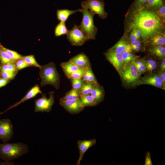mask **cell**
Here are the masks:
<instances>
[{
    "mask_svg": "<svg viewBox=\"0 0 165 165\" xmlns=\"http://www.w3.org/2000/svg\"><path fill=\"white\" fill-rule=\"evenodd\" d=\"M128 27L130 30L139 29L144 40L159 34L163 28L161 19L155 12L138 8L131 14Z\"/></svg>",
    "mask_w": 165,
    "mask_h": 165,
    "instance_id": "1",
    "label": "cell"
},
{
    "mask_svg": "<svg viewBox=\"0 0 165 165\" xmlns=\"http://www.w3.org/2000/svg\"><path fill=\"white\" fill-rule=\"evenodd\" d=\"M28 151V145L21 142L0 143V158L4 161L17 159Z\"/></svg>",
    "mask_w": 165,
    "mask_h": 165,
    "instance_id": "2",
    "label": "cell"
},
{
    "mask_svg": "<svg viewBox=\"0 0 165 165\" xmlns=\"http://www.w3.org/2000/svg\"><path fill=\"white\" fill-rule=\"evenodd\" d=\"M39 75L42 86L51 85L57 89L60 85V75L58 72L55 64L53 62L41 66L39 68Z\"/></svg>",
    "mask_w": 165,
    "mask_h": 165,
    "instance_id": "3",
    "label": "cell"
},
{
    "mask_svg": "<svg viewBox=\"0 0 165 165\" xmlns=\"http://www.w3.org/2000/svg\"><path fill=\"white\" fill-rule=\"evenodd\" d=\"M81 12L82 13V19L79 27L84 32L88 41L94 39L97 31L94 22L95 14L84 8H82Z\"/></svg>",
    "mask_w": 165,
    "mask_h": 165,
    "instance_id": "4",
    "label": "cell"
},
{
    "mask_svg": "<svg viewBox=\"0 0 165 165\" xmlns=\"http://www.w3.org/2000/svg\"><path fill=\"white\" fill-rule=\"evenodd\" d=\"M119 72L123 81L127 83L137 82L140 76L133 61L124 66Z\"/></svg>",
    "mask_w": 165,
    "mask_h": 165,
    "instance_id": "5",
    "label": "cell"
},
{
    "mask_svg": "<svg viewBox=\"0 0 165 165\" xmlns=\"http://www.w3.org/2000/svg\"><path fill=\"white\" fill-rule=\"evenodd\" d=\"M67 35V38L73 46H82L88 41L83 31L76 25L68 30Z\"/></svg>",
    "mask_w": 165,
    "mask_h": 165,
    "instance_id": "6",
    "label": "cell"
},
{
    "mask_svg": "<svg viewBox=\"0 0 165 165\" xmlns=\"http://www.w3.org/2000/svg\"><path fill=\"white\" fill-rule=\"evenodd\" d=\"M81 5L82 8L93 12L102 18L107 17V14L105 10L103 2L97 0H85L81 2Z\"/></svg>",
    "mask_w": 165,
    "mask_h": 165,
    "instance_id": "7",
    "label": "cell"
},
{
    "mask_svg": "<svg viewBox=\"0 0 165 165\" xmlns=\"http://www.w3.org/2000/svg\"><path fill=\"white\" fill-rule=\"evenodd\" d=\"M50 97L47 98L46 95L42 94L41 97L35 101V112H49L51 111L52 107L54 103L53 92L49 93Z\"/></svg>",
    "mask_w": 165,
    "mask_h": 165,
    "instance_id": "8",
    "label": "cell"
},
{
    "mask_svg": "<svg viewBox=\"0 0 165 165\" xmlns=\"http://www.w3.org/2000/svg\"><path fill=\"white\" fill-rule=\"evenodd\" d=\"M13 134V126L9 119H0V139L4 142L8 141Z\"/></svg>",
    "mask_w": 165,
    "mask_h": 165,
    "instance_id": "9",
    "label": "cell"
},
{
    "mask_svg": "<svg viewBox=\"0 0 165 165\" xmlns=\"http://www.w3.org/2000/svg\"><path fill=\"white\" fill-rule=\"evenodd\" d=\"M59 104L68 112L72 114L80 112L85 108L81 105L79 98L73 100L60 99Z\"/></svg>",
    "mask_w": 165,
    "mask_h": 165,
    "instance_id": "10",
    "label": "cell"
},
{
    "mask_svg": "<svg viewBox=\"0 0 165 165\" xmlns=\"http://www.w3.org/2000/svg\"><path fill=\"white\" fill-rule=\"evenodd\" d=\"M105 55L107 60L119 72L124 66L121 54L109 49Z\"/></svg>",
    "mask_w": 165,
    "mask_h": 165,
    "instance_id": "11",
    "label": "cell"
},
{
    "mask_svg": "<svg viewBox=\"0 0 165 165\" xmlns=\"http://www.w3.org/2000/svg\"><path fill=\"white\" fill-rule=\"evenodd\" d=\"M137 82L138 84H148L165 89V86L159 75L144 77Z\"/></svg>",
    "mask_w": 165,
    "mask_h": 165,
    "instance_id": "12",
    "label": "cell"
},
{
    "mask_svg": "<svg viewBox=\"0 0 165 165\" xmlns=\"http://www.w3.org/2000/svg\"><path fill=\"white\" fill-rule=\"evenodd\" d=\"M96 140L92 139L89 140H79L77 142L79 152V157L76 163L77 165H80V162L83 158L85 153L90 147L95 145Z\"/></svg>",
    "mask_w": 165,
    "mask_h": 165,
    "instance_id": "13",
    "label": "cell"
},
{
    "mask_svg": "<svg viewBox=\"0 0 165 165\" xmlns=\"http://www.w3.org/2000/svg\"><path fill=\"white\" fill-rule=\"evenodd\" d=\"M42 93V92L40 89L39 86L37 85H35L28 91L26 95L20 101L9 106L4 112L1 113V114H2L7 111L16 107L25 101L34 97L38 94Z\"/></svg>",
    "mask_w": 165,
    "mask_h": 165,
    "instance_id": "14",
    "label": "cell"
},
{
    "mask_svg": "<svg viewBox=\"0 0 165 165\" xmlns=\"http://www.w3.org/2000/svg\"><path fill=\"white\" fill-rule=\"evenodd\" d=\"M70 61L76 65L85 69L91 67L88 57L83 53H80L74 56Z\"/></svg>",
    "mask_w": 165,
    "mask_h": 165,
    "instance_id": "15",
    "label": "cell"
},
{
    "mask_svg": "<svg viewBox=\"0 0 165 165\" xmlns=\"http://www.w3.org/2000/svg\"><path fill=\"white\" fill-rule=\"evenodd\" d=\"M60 66L68 79L73 73L84 69L82 67L76 65L70 60L67 62L61 63L60 64Z\"/></svg>",
    "mask_w": 165,
    "mask_h": 165,
    "instance_id": "16",
    "label": "cell"
},
{
    "mask_svg": "<svg viewBox=\"0 0 165 165\" xmlns=\"http://www.w3.org/2000/svg\"><path fill=\"white\" fill-rule=\"evenodd\" d=\"M109 50L121 54L125 51L132 52L130 45L123 40H119Z\"/></svg>",
    "mask_w": 165,
    "mask_h": 165,
    "instance_id": "17",
    "label": "cell"
},
{
    "mask_svg": "<svg viewBox=\"0 0 165 165\" xmlns=\"http://www.w3.org/2000/svg\"><path fill=\"white\" fill-rule=\"evenodd\" d=\"M81 11L82 9L76 10L58 9L57 12V19L60 22H65L70 16L77 12H81Z\"/></svg>",
    "mask_w": 165,
    "mask_h": 165,
    "instance_id": "18",
    "label": "cell"
},
{
    "mask_svg": "<svg viewBox=\"0 0 165 165\" xmlns=\"http://www.w3.org/2000/svg\"><path fill=\"white\" fill-rule=\"evenodd\" d=\"M90 94L93 97L97 104L101 101L104 97V92L98 84L95 86Z\"/></svg>",
    "mask_w": 165,
    "mask_h": 165,
    "instance_id": "19",
    "label": "cell"
},
{
    "mask_svg": "<svg viewBox=\"0 0 165 165\" xmlns=\"http://www.w3.org/2000/svg\"><path fill=\"white\" fill-rule=\"evenodd\" d=\"M79 99L81 105L84 107L93 106L97 104L90 94L80 95Z\"/></svg>",
    "mask_w": 165,
    "mask_h": 165,
    "instance_id": "20",
    "label": "cell"
},
{
    "mask_svg": "<svg viewBox=\"0 0 165 165\" xmlns=\"http://www.w3.org/2000/svg\"><path fill=\"white\" fill-rule=\"evenodd\" d=\"M82 79L85 82L98 84L91 67L85 69V73Z\"/></svg>",
    "mask_w": 165,
    "mask_h": 165,
    "instance_id": "21",
    "label": "cell"
},
{
    "mask_svg": "<svg viewBox=\"0 0 165 165\" xmlns=\"http://www.w3.org/2000/svg\"><path fill=\"white\" fill-rule=\"evenodd\" d=\"M150 44L154 46H163L165 44V35L164 34H157L152 37Z\"/></svg>",
    "mask_w": 165,
    "mask_h": 165,
    "instance_id": "22",
    "label": "cell"
},
{
    "mask_svg": "<svg viewBox=\"0 0 165 165\" xmlns=\"http://www.w3.org/2000/svg\"><path fill=\"white\" fill-rule=\"evenodd\" d=\"M151 54L157 57L164 58L165 56V48L163 46H155L149 50Z\"/></svg>",
    "mask_w": 165,
    "mask_h": 165,
    "instance_id": "23",
    "label": "cell"
},
{
    "mask_svg": "<svg viewBox=\"0 0 165 165\" xmlns=\"http://www.w3.org/2000/svg\"><path fill=\"white\" fill-rule=\"evenodd\" d=\"M80 94L79 90L72 88L67 92L65 95L60 99L62 100H73L79 99Z\"/></svg>",
    "mask_w": 165,
    "mask_h": 165,
    "instance_id": "24",
    "label": "cell"
},
{
    "mask_svg": "<svg viewBox=\"0 0 165 165\" xmlns=\"http://www.w3.org/2000/svg\"><path fill=\"white\" fill-rule=\"evenodd\" d=\"M96 84L84 82L82 86L79 90L80 95L90 94Z\"/></svg>",
    "mask_w": 165,
    "mask_h": 165,
    "instance_id": "25",
    "label": "cell"
},
{
    "mask_svg": "<svg viewBox=\"0 0 165 165\" xmlns=\"http://www.w3.org/2000/svg\"><path fill=\"white\" fill-rule=\"evenodd\" d=\"M0 60L2 65L15 64L16 61L12 59L1 47L0 48Z\"/></svg>",
    "mask_w": 165,
    "mask_h": 165,
    "instance_id": "26",
    "label": "cell"
},
{
    "mask_svg": "<svg viewBox=\"0 0 165 165\" xmlns=\"http://www.w3.org/2000/svg\"><path fill=\"white\" fill-rule=\"evenodd\" d=\"M124 65L127 64L131 61L136 60L138 57L134 54L132 52L125 51L121 54Z\"/></svg>",
    "mask_w": 165,
    "mask_h": 165,
    "instance_id": "27",
    "label": "cell"
},
{
    "mask_svg": "<svg viewBox=\"0 0 165 165\" xmlns=\"http://www.w3.org/2000/svg\"><path fill=\"white\" fill-rule=\"evenodd\" d=\"M68 31L65 22H60L55 28V34L56 36H59L67 34Z\"/></svg>",
    "mask_w": 165,
    "mask_h": 165,
    "instance_id": "28",
    "label": "cell"
},
{
    "mask_svg": "<svg viewBox=\"0 0 165 165\" xmlns=\"http://www.w3.org/2000/svg\"><path fill=\"white\" fill-rule=\"evenodd\" d=\"M163 0H148L145 4L149 8L159 9L163 4Z\"/></svg>",
    "mask_w": 165,
    "mask_h": 165,
    "instance_id": "29",
    "label": "cell"
},
{
    "mask_svg": "<svg viewBox=\"0 0 165 165\" xmlns=\"http://www.w3.org/2000/svg\"><path fill=\"white\" fill-rule=\"evenodd\" d=\"M135 64L139 75H141L144 73L146 70L145 61L142 59L133 61Z\"/></svg>",
    "mask_w": 165,
    "mask_h": 165,
    "instance_id": "30",
    "label": "cell"
},
{
    "mask_svg": "<svg viewBox=\"0 0 165 165\" xmlns=\"http://www.w3.org/2000/svg\"><path fill=\"white\" fill-rule=\"evenodd\" d=\"M24 61L28 64L31 66H34L38 67H41L40 65L36 61L33 55H30L23 57L22 58Z\"/></svg>",
    "mask_w": 165,
    "mask_h": 165,
    "instance_id": "31",
    "label": "cell"
},
{
    "mask_svg": "<svg viewBox=\"0 0 165 165\" xmlns=\"http://www.w3.org/2000/svg\"><path fill=\"white\" fill-rule=\"evenodd\" d=\"M1 47L15 61L23 58V57L17 52L13 51L1 46Z\"/></svg>",
    "mask_w": 165,
    "mask_h": 165,
    "instance_id": "32",
    "label": "cell"
},
{
    "mask_svg": "<svg viewBox=\"0 0 165 165\" xmlns=\"http://www.w3.org/2000/svg\"><path fill=\"white\" fill-rule=\"evenodd\" d=\"M72 88L79 90L82 86L84 81L82 79H70Z\"/></svg>",
    "mask_w": 165,
    "mask_h": 165,
    "instance_id": "33",
    "label": "cell"
},
{
    "mask_svg": "<svg viewBox=\"0 0 165 165\" xmlns=\"http://www.w3.org/2000/svg\"><path fill=\"white\" fill-rule=\"evenodd\" d=\"M17 73V71L14 72H1L0 75L2 77L9 81L14 78Z\"/></svg>",
    "mask_w": 165,
    "mask_h": 165,
    "instance_id": "34",
    "label": "cell"
},
{
    "mask_svg": "<svg viewBox=\"0 0 165 165\" xmlns=\"http://www.w3.org/2000/svg\"><path fill=\"white\" fill-rule=\"evenodd\" d=\"M1 72H16L17 71L16 69L15 64H8L0 67Z\"/></svg>",
    "mask_w": 165,
    "mask_h": 165,
    "instance_id": "35",
    "label": "cell"
},
{
    "mask_svg": "<svg viewBox=\"0 0 165 165\" xmlns=\"http://www.w3.org/2000/svg\"><path fill=\"white\" fill-rule=\"evenodd\" d=\"M146 70L148 71H152L155 69L157 67L156 62L154 60L149 59L145 62Z\"/></svg>",
    "mask_w": 165,
    "mask_h": 165,
    "instance_id": "36",
    "label": "cell"
},
{
    "mask_svg": "<svg viewBox=\"0 0 165 165\" xmlns=\"http://www.w3.org/2000/svg\"><path fill=\"white\" fill-rule=\"evenodd\" d=\"M15 64L16 69L17 71L31 66L27 64L23 59H19L16 61Z\"/></svg>",
    "mask_w": 165,
    "mask_h": 165,
    "instance_id": "37",
    "label": "cell"
},
{
    "mask_svg": "<svg viewBox=\"0 0 165 165\" xmlns=\"http://www.w3.org/2000/svg\"><path fill=\"white\" fill-rule=\"evenodd\" d=\"M85 69H83L76 71L71 75L69 79H82L85 73Z\"/></svg>",
    "mask_w": 165,
    "mask_h": 165,
    "instance_id": "38",
    "label": "cell"
},
{
    "mask_svg": "<svg viewBox=\"0 0 165 165\" xmlns=\"http://www.w3.org/2000/svg\"><path fill=\"white\" fill-rule=\"evenodd\" d=\"M157 14L160 17L165 18V6L164 5L163 3L162 5L158 9V10L157 11Z\"/></svg>",
    "mask_w": 165,
    "mask_h": 165,
    "instance_id": "39",
    "label": "cell"
},
{
    "mask_svg": "<svg viewBox=\"0 0 165 165\" xmlns=\"http://www.w3.org/2000/svg\"><path fill=\"white\" fill-rule=\"evenodd\" d=\"M145 165H152V163L150 153L148 152L145 154Z\"/></svg>",
    "mask_w": 165,
    "mask_h": 165,
    "instance_id": "40",
    "label": "cell"
},
{
    "mask_svg": "<svg viewBox=\"0 0 165 165\" xmlns=\"http://www.w3.org/2000/svg\"><path fill=\"white\" fill-rule=\"evenodd\" d=\"M148 0H136V4L138 8L141 7L145 4Z\"/></svg>",
    "mask_w": 165,
    "mask_h": 165,
    "instance_id": "41",
    "label": "cell"
},
{
    "mask_svg": "<svg viewBox=\"0 0 165 165\" xmlns=\"http://www.w3.org/2000/svg\"><path fill=\"white\" fill-rule=\"evenodd\" d=\"M137 38L138 40L141 36V31L138 29L134 28L132 29Z\"/></svg>",
    "mask_w": 165,
    "mask_h": 165,
    "instance_id": "42",
    "label": "cell"
},
{
    "mask_svg": "<svg viewBox=\"0 0 165 165\" xmlns=\"http://www.w3.org/2000/svg\"><path fill=\"white\" fill-rule=\"evenodd\" d=\"M8 82V81L2 78H0V88L6 86Z\"/></svg>",
    "mask_w": 165,
    "mask_h": 165,
    "instance_id": "43",
    "label": "cell"
},
{
    "mask_svg": "<svg viewBox=\"0 0 165 165\" xmlns=\"http://www.w3.org/2000/svg\"><path fill=\"white\" fill-rule=\"evenodd\" d=\"M159 76L161 79L163 85L165 86V72L161 71L159 74Z\"/></svg>",
    "mask_w": 165,
    "mask_h": 165,
    "instance_id": "44",
    "label": "cell"
},
{
    "mask_svg": "<svg viewBox=\"0 0 165 165\" xmlns=\"http://www.w3.org/2000/svg\"><path fill=\"white\" fill-rule=\"evenodd\" d=\"M130 45L131 46H135L140 47L141 46V42L138 40L133 42H131Z\"/></svg>",
    "mask_w": 165,
    "mask_h": 165,
    "instance_id": "45",
    "label": "cell"
},
{
    "mask_svg": "<svg viewBox=\"0 0 165 165\" xmlns=\"http://www.w3.org/2000/svg\"><path fill=\"white\" fill-rule=\"evenodd\" d=\"M0 165H15L14 163L10 162V161H4L3 162H0Z\"/></svg>",
    "mask_w": 165,
    "mask_h": 165,
    "instance_id": "46",
    "label": "cell"
},
{
    "mask_svg": "<svg viewBox=\"0 0 165 165\" xmlns=\"http://www.w3.org/2000/svg\"><path fill=\"white\" fill-rule=\"evenodd\" d=\"M160 70L162 72H164L165 71V58H163L162 62L160 65Z\"/></svg>",
    "mask_w": 165,
    "mask_h": 165,
    "instance_id": "47",
    "label": "cell"
},
{
    "mask_svg": "<svg viewBox=\"0 0 165 165\" xmlns=\"http://www.w3.org/2000/svg\"><path fill=\"white\" fill-rule=\"evenodd\" d=\"M130 39L131 42H133L138 40L133 31L130 33Z\"/></svg>",
    "mask_w": 165,
    "mask_h": 165,
    "instance_id": "48",
    "label": "cell"
},
{
    "mask_svg": "<svg viewBox=\"0 0 165 165\" xmlns=\"http://www.w3.org/2000/svg\"><path fill=\"white\" fill-rule=\"evenodd\" d=\"M131 46L132 50H133L136 51H139L141 49L140 47H139L135 46Z\"/></svg>",
    "mask_w": 165,
    "mask_h": 165,
    "instance_id": "49",
    "label": "cell"
},
{
    "mask_svg": "<svg viewBox=\"0 0 165 165\" xmlns=\"http://www.w3.org/2000/svg\"><path fill=\"white\" fill-rule=\"evenodd\" d=\"M101 2H103V0H97Z\"/></svg>",
    "mask_w": 165,
    "mask_h": 165,
    "instance_id": "50",
    "label": "cell"
},
{
    "mask_svg": "<svg viewBox=\"0 0 165 165\" xmlns=\"http://www.w3.org/2000/svg\"><path fill=\"white\" fill-rule=\"evenodd\" d=\"M1 114V112H0V115Z\"/></svg>",
    "mask_w": 165,
    "mask_h": 165,
    "instance_id": "51",
    "label": "cell"
}]
</instances>
